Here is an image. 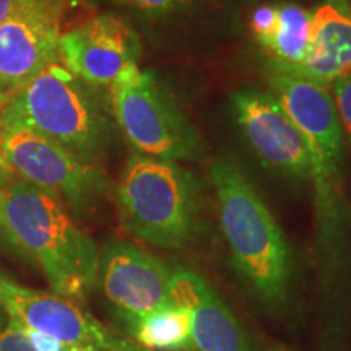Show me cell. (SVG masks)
I'll use <instances>...</instances> for the list:
<instances>
[{
  "label": "cell",
  "instance_id": "cell-1",
  "mask_svg": "<svg viewBox=\"0 0 351 351\" xmlns=\"http://www.w3.org/2000/svg\"><path fill=\"white\" fill-rule=\"evenodd\" d=\"M5 223L16 254L34 261L52 293L83 301L98 283L99 252L56 197L16 178L3 189Z\"/></svg>",
  "mask_w": 351,
  "mask_h": 351
},
{
  "label": "cell",
  "instance_id": "cell-2",
  "mask_svg": "<svg viewBox=\"0 0 351 351\" xmlns=\"http://www.w3.org/2000/svg\"><path fill=\"white\" fill-rule=\"evenodd\" d=\"M210 178L232 265L262 301L280 306L291 280V251L283 231L234 165L215 161Z\"/></svg>",
  "mask_w": 351,
  "mask_h": 351
},
{
  "label": "cell",
  "instance_id": "cell-3",
  "mask_svg": "<svg viewBox=\"0 0 351 351\" xmlns=\"http://www.w3.org/2000/svg\"><path fill=\"white\" fill-rule=\"evenodd\" d=\"M28 127L88 163L106 148L109 122L91 86L62 62L44 69L2 104V125Z\"/></svg>",
  "mask_w": 351,
  "mask_h": 351
},
{
  "label": "cell",
  "instance_id": "cell-4",
  "mask_svg": "<svg viewBox=\"0 0 351 351\" xmlns=\"http://www.w3.org/2000/svg\"><path fill=\"white\" fill-rule=\"evenodd\" d=\"M122 226L143 243L179 249L194 236L197 182L178 161L132 156L116 191Z\"/></svg>",
  "mask_w": 351,
  "mask_h": 351
},
{
  "label": "cell",
  "instance_id": "cell-5",
  "mask_svg": "<svg viewBox=\"0 0 351 351\" xmlns=\"http://www.w3.org/2000/svg\"><path fill=\"white\" fill-rule=\"evenodd\" d=\"M270 86L315 160L317 174L313 184L319 225L327 249H332V244L340 239V168L343 161V130L335 101L327 86L282 70L271 73Z\"/></svg>",
  "mask_w": 351,
  "mask_h": 351
},
{
  "label": "cell",
  "instance_id": "cell-6",
  "mask_svg": "<svg viewBox=\"0 0 351 351\" xmlns=\"http://www.w3.org/2000/svg\"><path fill=\"white\" fill-rule=\"evenodd\" d=\"M109 106L124 137L140 155L186 161L200 156V138L173 96L138 64L109 85Z\"/></svg>",
  "mask_w": 351,
  "mask_h": 351
},
{
  "label": "cell",
  "instance_id": "cell-7",
  "mask_svg": "<svg viewBox=\"0 0 351 351\" xmlns=\"http://www.w3.org/2000/svg\"><path fill=\"white\" fill-rule=\"evenodd\" d=\"M0 150L16 178L46 191L75 213L93 208L106 192V176L99 166L28 127L3 124Z\"/></svg>",
  "mask_w": 351,
  "mask_h": 351
},
{
  "label": "cell",
  "instance_id": "cell-8",
  "mask_svg": "<svg viewBox=\"0 0 351 351\" xmlns=\"http://www.w3.org/2000/svg\"><path fill=\"white\" fill-rule=\"evenodd\" d=\"M0 306L8 319L70 346L103 351H152L134 340L114 335L83 313L75 302L56 293L32 289L0 274Z\"/></svg>",
  "mask_w": 351,
  "mask_h": 351
},
{
  "label": "cell",
  "instance_id": "cell-9",
  "mask_svg": "<svg viewBox=\"0 0 351 351\" xmlns=\"http://www.w3.org/2000/svg\"><path fill=\"white\" fill-rule=\"evenodd\" d=\"M231 104L241 132L267 168L314 182L317 171L309 145L274 93L245 88L232 95Z\"/></svg>",
  "mask_w": 351,
  "mask_h": 351
},
{
  "label": "cell",
  "instance_id": "cell-10",
  "mask_svg": "<svg viewBox=\"0 0 351 351\" xmlns=\"http://www.w3.org/2000/svg\"><path fill=\"white\" fill-rule=\"evenodd\" d=\"M173 269L153 254L114 241L99 254L98 283L127 327L171 300Z\"/></svg>",
  "mask_w": 351,
  "mask_h": 351
},
{
  "label": "cell",
  "instance_id": "cell-11",
  "mask_svg": "<svg viewBox=\"0 0 351 351\" xmlns=\"http://www.w3.org/2000/svg\"><path fill=\"white\" fill-rule=\"evenodd\" d=\"M60 62L90 86H109L122 70L137 64L140 41L116 15H99L60 34Z\"/></svg>",
  "mask_w": 351,
  "mask_h": 351
},
{
  "label": "cell",
  "instance_id": "cell-12",
  "mask_svg": "<svg viewBox=\"0 0 351 351\" xmlns=\"http://www.w3.org/2000/svg\"><path fill=\"white\" fill-rule=\"evenodd\" d=\"M60 34L57 5L0 25V104L44 69L60 62Z\"/></svg>",
  "mask_w": 351,
  "mask_h": 351
},
{
  "label": "cell",
  "instance_id": "cell-13",
  "mask_svg": "<svg viewBox=\"0 0 351 351\" xmlns=\"http://www.w3.org/2000/svg\"><path fill=\"white\" fill-rule=\"evenodd\" d=\"M171 300L192 315V341L199 351H251L238 320L217 291L194 271L173 269Z\"/></svg>",
  "mask_w": 351,
  "mask_h": 351
},
{
  "label": "cell",
  "instance_id": "cell-14",
  "mask_svg": "<svg viewBox=\"0 0 351 351\" xmlns=\"http://www.w3.org/2000/svg\"><path fill=\"white\" fill-rule=\"evenodd\" d=\"M282 72L295 73L324 86L348 75L351 72V12L337 0H327L315 8L304 60Z\"/></svg>",
  "mask_w": 351,
  "mask_h": 351
},
{
  "label": "cell",
  "instance_id": "cell-15",
  "mask_svg": "<svg viewBox=\"0 0 351 351\" xmlns=\"http://www.w3.org/2000/svg\"><path fill=\"white\" fill-rule=\"evenodd\" d=\"M134 341L152 351H191L192 315L184 306L171 304L143 315L129 327Z\"/></svg>",
  "mask_w": 351,
  "mask_h": 351
},
{
  "label": "cell",
  "instance_id": "cell-16",
  "mask_svg": "<svg viewBox=\"0 0 351 351\" xmlns=\"http://www.w3.org/2000/svg\"><path fill=\"white\" fill-rule=\"evenodd\" d=\"M311 20L313 12L306 8L293 3L278 5V26L274 36L262 44V49L274 59L275 69H291L304 60L309 47Z\"/></svg>",
  "mask_w": 351,
  "mask_h": 351
},
{
  "label": "cell",
  "instance_id": "cell-17",
  "mask_svg": "<svg viewBox=\"0 0 351 351\" xmlns=\"http://www.w3.org/2000/svg\"><path fill=\"white\" fill-rule=\"evenodd\" d=\"M278 26V5H261L251 15V29L256 41L265 44Z\"/></svg>",
  "mask_w": 351,
  "mask_h": 351
},
{
  "label": "cell",
  "instance_id": "cell-18",
  "mask_svg": "<svg viewBox=\"0 0 351 351\" xmlns=\"http://www.w3.org/2000/svg\"><path fill=\"white\" fill-rule=\"evenodd\" d=\"M332 96L339 112L340 124L351 143V72L332 83Z\"/></svg>",
  "mask_w": 351,
  "mask_h": 351
},
{
  "label": "cell",
  "instance_id": "cell-19",
  "mask_svg": "<svg viewBox=\"0 0 351 351\" xmlns=\"http://www.w3.org/2000/svg\"><path fill=\"white\" fill-rule=\"evenodd\" d=\"M0 351H36L23 326L8 319L0 330Z\"/></svg>",
  "mask_w": 351,
  "mask_h": 351
},
{
  "label": "cell",
  "instance_id": "cell-20",
  "mask_svg": "<svg viewBox=\"0 0 351 351\" xmlns=\"http://www.w3.org/2000/svg\"><path fill=\"white\" fill-rule=\"evenodd\" d=\"M56 5L54 0H0V25Z\"/></svg>",
  "mask_w": 351,
  "mask_h": 351
},
{
  "label": "cell",
  "instance_id": "cell-21",
  "mask_svg": "<svg viewBox=\"0 0 351 351\" xmlns=\"http://www.w3.org/2000/svg\"><path fill=\"white\" fill-rule=\"evenodd\" d=\"M119 3H124L127 7L135 8V10L147 13V15H166L179 8H184L192 0H117Z\"/></svg>",
  "mask_w": 351,
  "mask_h": 351
},
{
  "label": "cell",
  "instance_id": "cell-22",
  "mask_svg": "<svg viewBox=\"0 0 351 351\" xmlns=\"http://www.w3.org/2000/svg\"><path fill=\"white\" fill-rule=\"evenodd\" d=\"M26 332H28L29 340H32L36 351H70L73 348V346L65 345L62 341H57L54 339H49V337L41 335V333L29 330V328H26Z\"/></svg>",
  "mask_w": 351,
  "mask_h": 351
},
{
  "label": "cell",
  "instance_id": "cell-23",
  "mask_svg": "<svg viewBox=\"0 0 351 351\" xmlns=\"http://www.w3.org/2000/svg\"><path fill=\"white\" fill-rule=\"evenodd\" d=\"M0 247L10 249L12 252L16 254L15 245H13L10 234H8L7 223H5V200H3V189H0ZM19 256V254H16Z\"/></svg>",
  "mask_w": 351,
  "mask_h": 351
},
{
  "label": "cell",
  "instance_id": "cell-24",
  "mask_svg": "<svg viewBox=\"0 0 351 351\" xmlns=\"http://www.w3.org/2000/svg\"><path fill=\"white\" fill-rule=\"evenodd\" d=\"M13 179H16L15 171L12 169V166L8 165L2 150H0V189H5Z\"/></svg>",
  "mask_w": 351,
  "mask_h": 351
},
{
  "label": "cell",
  "instance_id": "cell-25",
  "mask_svg": "<svg viewBox=\"0 0 351 351\" xmlns=\"http://www.w3.org/2000/svg\"><path fill=\"white\" fill-rule=\"evenodd\" d=\"M7 320H8V315L5 314V311L2 309V306H0V330H2V328L5 327Z\"/></svg>",
  "mask_w": 351,
  "mask_h": 351
},
{
  "label": "cell",
  "instance_id": "cell-26",
  "mask_svg": "<svg viewBox=\"0 0 351 351\" xmlns=\"http://www.w3.org/2000/svg\"><path fill=\"white\" fill-rule=\"evenodd\" d=\"M70 351H96L93 348H86V346H73Z\"/></svg>",
  "mask_w": 351,
  "mask_h": 351
},
{
  "label": "cell",
  "instance_id": "cell-27",
  "mask_svg": "<svg viewBox=\"0 0 351 351\" xmlns=\"http://www.w3.org/2000/svg\"><path fill=\"white\" fill-rule=\"evenodd\" d=\"M0 132H2V104H0Z\"/></svg>",
  "mask_w": 351,
  "mask_h": 351
},
{
  "label": "cell",
  "instance_id": "cell-28",
  "mask_svg": "<svg viewBox=\"0 0 351 351\" xmlns=\"http://www.w3.org/2000/svg\"><path fill=\"white\" fill-rule=\"evenodd\" d=\"M275 351H293V350L285 348V346H278V348H275Z\"/></svg>",
  "mask_w": 351,
  "mask_h": 351
}]
</instances>
